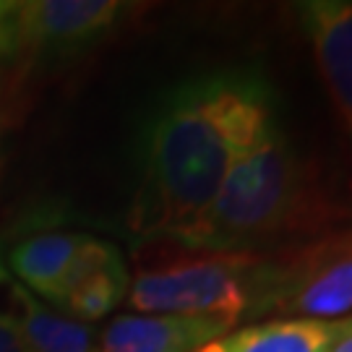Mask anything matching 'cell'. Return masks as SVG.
Returning a JSON list of instances; mask_svg holds the SVG:
<instances>
[{"mask_svg":"<svg viewBox=\"0 0 352 352\" xmlns=\"http://www.w3.org/2000/svg\"><path fill=\"white\" fill-rule=\"evenodd\" d=\"M298 19L352 144V0H305Z\"/></svg>","mask_w":352,"mask_h":352,"instance_id":"6","label":"cell"},{"mask_svg":"<svg viewBox=\"0 0 352 352\" xmlns=\"http://www.w3.org/2000/svg\"><path fill=\"white\" fill-rule=\"evenodd\" d=\"M167 245V243H162ZM131 279L128 305L144 316H217L232 324L258 316L266 253L180 251Z\"/></svg>","mask_w":352,"mask_h":352,"instance_id":"3","label":"cell"},{"mask_svg":"<svg viewBox=\"0 0 352 352\" xmlns=\"http://www.w3.org/2000/svg\"><path fill=\"white\" fill-rule=\"evenodd\" d=\"M118 258H123V253L118 251V245L107 243V240L87 238V243L74 253V258H71V264L65 266V272L60 274V279L55 282V287H52L50 298H47L45 305L58 308L60 300H63L76 285H81L84 279L91 277V274H97L104 266L115 264Z\"/></svg>","mask_w":352,"mask_h":352,"instance_id":"12","label":"cell"},{"mask_svg":"<svg viewBox=\"0 0 352 352\" xmlns=\"http://www.w3.org/2000/svg\"><path fill=\"white\" fill-rule=\"evenodd\" d=\"M329 352H352V316L342 318L340 334H337V340L331 342Z\"/></svg>","mask_w":352,"mask_h":352,"instance_id":"13","label":"cell"},{"mask_svg":"<svg viewBox=\"0 0 352 352\" xmlns=\"http://www.w3.org/2000/svg\"><path fill=\"white\" fill-rule=\"evenodd\" d=\"M235 327L217 316H118L102 331L100 352H196Z\"/></svg>","mask_w":352,"mask_h":352,"instance_id":"7","label":"cell"},{"mask_svg":"<svg viewBox=\"0 0 352 352\" xmlns=\"http://www.w3.org/2000/svg\"><path fill=\"white\" fill-rule=\"evenodd\" d=\"M352 222L329 196L314 164L302 160L272 118L238 151L209 209L167 245L196 253H264L295 245Z\"/></svg>","mask_w":352,"mask_h":352,"instance_id":"2","label":"cell"},{"mask_svg":"<svg viewBox=\"0 0 352 352\" xmlns=\"http://www.w3.org/2000/svg\"><path fill=\"white\" fill-rule=\"evenodd\" d=\"M0 352H26L21 337L11 329H6L3 324H0Z\"/></svg>","mask_w":352,"mask_h":352,"instance_id":"14","label":"cell"},{"mask_svg":"<svg viewBox=\"0 0 352 352\" xmlns=\"http://www.w3.org/2000/svg\"><path fill=\"white\" fill-rule=\"evenodd\" d=\"M128 8L118 0H0V63L84 50L110 34Z\"/></svg>","mask_w":352,"mask_h":352,"instance_id":"5","label":"cell"},{"mask_svg":"<svg viewBox=\"0 0 352 352\" xmlns=\"http://www.w3.org/2000/svg\"><path fill=\"white\" fill-rule=\"evenodd\" d=\"M352 311V225L266 253L258 316L337 321Z\"/></svg>","mask_w":352,"mask_h":352,"instance_id":"4","label":"cell"},{"mask_svg":"<svg viewBox=\"0 0 352 352\" xmlns=\"http://www.w3.org/2000/svg\"><path fill=\"white\" fill-rule=\"evenodd\" d=\"M16 334L21 337L26 352H100L94 329L45 305L39 298L32 302L29 316Z\"/></svg>","mask_w":352,"mask_h":352,"instance_id":"10","label":"cell"},{"mask_svg":"<svg viewBox=\"0 0 352 352\" xmlns=\"http://www.w3.org/2000/svg\"><path fill=\"white\" fill-rule=\"evenodd\" d=\"M272 118V89L256 71L199 76L162 97L141 133L131 214L141 243H173L196 225L238 151Z\"/></svg>","mask_w":352,"mask_h":352,"instance_id":"1","label":"cell"},{"mask_svg":"<svg viewBox=\"0 0 352 352\" xmlns=\"http://www.w3.org/2000/svg\"><path fill=\"white\" fill-rule=\"evenodd\" d=\"M342 318H274L227 331L196 352H329Z\"/></svg>","mask_w":352,"mask_h":352,"instance_id":"8","label":"cell"},{"mask_svg":"<svg viewBox=\"0 0 352 352\" xmlns=\"http://www.w3.org/2000/svg\"><path fill=\"white\" fill-rule=\"evenodd\" d=\"M87 238L89 235L71 232V230L42 232V235H34L13 245L6 266L34 298L47 302L55 282L60 279L74 253L87 243Z\"/></svg>","mask_w":352,"mask_h":352,"instance_id":"9","label":"cell"},{"mask_svg":"<svg viewBox=\"0 0 352 352\" xmlns=\"http://www.w3.org/2000/svg\"><path fill=\"white\" fill-rule=\"evenodd\" d=\"M128 287H131L128 266L123 258H118L115 264L104 266L97 274L84 279L81 285H76L60 300L58 308L81 324H94L107 314H113L115 308L126 300Z\"/></svg>","mask_w":352,"mask_h":352,"instance_id":"11","label":"cell"}]
</instances>
